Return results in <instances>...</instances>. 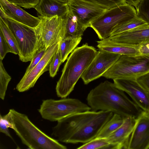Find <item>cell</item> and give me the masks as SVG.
Listing matches in <instances>:
<instances>
[{
    "label": "cell",
    "mask_w": 149,
    "mask_h": 149,
    "mask_svg": "<svg viewBox=\"0 0 149 149\" xmlns=\"http://www.w3.org/2000/svg\"><path fill=\"white\" fill-rule=\"evenodd\" d=\"M137 18L134 7L126 3L107 10L92 22L90 27L102 40L109 37L117 27Z\"/></svg>",
    "instance_id": "cell-5"
},
{
    "label": "cell",
    "mask_w": 149,
    "mask_h": 149,
    "mask_svg": "<svg viewBox=\"0 0 149 149\" xmlns=\"http://www.w3.org/2000/svg\"><path fill=\"white\" fill-rule=\"evenodd\" d=\"M25 9L34 8L39 3L40 0H7Z\"/></svg>",
    "instance_id": "cell-33"
},
{
    "label": "cell",
    "mask_w": 149,
    "mask_h": 149,
    "mask_svg": "<svg viewBox=\"0 0 149 149\" xmlns=\"http://www.w3.org/2000/svg\"><path fill=\"white\" fill-rule=\"evenodd\" d=\"M136 9L137 17L149 25V0H140Z\"/></svg>",
    "instance_id": "cell-27"
},
{
    "label": "cell",
    "mask_w": 149,
    "mask_h": 149,
    "mask_svg": "<svg viewBox=\"0 0 149 149\" xmlns=\"http://www.w3.org/2000/svg\"><path fill=\"white\" fill-rule=\"evenodd\" d=\"M1 18L15 37L19 60L24 62H31L38 50V39L34 28L7 17Z\"/></svg>",
    "instance_id": "cell-8"
},
{
    "label": "cell",
    "mask_w": 149,
    "mask_h": 149,
    "mask_svg": "<svg viewBox=\"0 0 149 149\" xmlns=\"http://www.w3.org/2000/svg\"><path fill=\"white\" fill-rule=\"evenodd\" d=\"M113 114L101 110L73 114L58 121L52 128V135L64 143H86L96 137Z\"/></svg>",
    "instance_id": "cell-1"
},
{
    "label": "cell",
    "mask_w": 149,
    "mask_h": 149,
    "mask_svg": "<svg viewBox=\"0 0 149 149\" xmlns=\"http://www.w3.org/2000/svg\"><path fill=\"white\" fill-rule=\"evenodd\" d=\"M48 49L44 48L38 50L32 61H31L30 65L26 69L25 74H27L30 72L39 62Z\"/></svg>",
    "instance_id": "cell-32"
},
{
    "label": "cell",
    "mask_w": 149,
    "mask_h": 149,
    "mask_svg": "<svg viewBox=\"0 0 149 149\" xmlns=\"http://www.w3.org/2000/svg\"><path fill=\"white\" fill-rule=\"evenodd\" d=\"M148 112L149 113V111H148Z\"/></svg>",
    "instance_id": "cell-38"
},
{
    "label": "cell",
    "mask_w": 149,
    "mask_h": 149,
    "mask_svg": "<svg viewBox=\"0 0 149 149\" xmlns=\"http://www.w3.org/2000/svg\"><path fill=\"white\" fill-rule=\"evenodd\" d=\"M9 52L14 53L0 30V59L2 60L6 54Z\"/></svg>",
    "instance_id": "cell-31"
},
{
    "label": "cell",
    "mask_w": 149,
    "mask_h": 149,
    "mask_svg": "<svg viewBox=\"0 0 149 149\" xmlns=\"http://www.w3.org/2000/svg\"><path fill=\"white\" fill-rule=\"evenodd\" d=\"M146 24L144 21L138 17L116 28L113 31L110 36L125 32Z\"/></svg>",
    "instance_id": "cell-26"
},
{
    "label": "cell",
    "mask_w": 149,
    "mask_h": 149,
    "mask_svg": "<svg viewBox=\"0 0 149 149\" xmlns=\"http://www.w3.org/2000/svg\"><path fill=\"white\" fill-rule=\"evenodd\" d=\"M91 109L88 105L78 99L65 98L43 100L38 111L43 119L57 122L73 114Z\"/></svg>",
    "instance_id": "cell-6"
},
{
    "label": "cell",
    "mask_w": 149,
    "mask_h": 149,
    "mask_svg": "<svg viewBox=\"0 0 149 149\" xmlns=\"http://www.w3.org/2000/svg\"><path fill=\"white\" fill-rule=\"evenodd\" d=\"M13 129L22 143L31 149H66V146L47 135L36 126L25 114L9 109Z\"/></svg>",
    "instance_id": "cell-4"
},
{
    "label": "cell",
    "mask_w": 149,
    "mask_h": 149,
    "mask_svg": "<svg viewBox=\"0 0 149 149\" xmlns=\"http://www.w3.org/2000/svg\"><path fill=\"white\" fill-rule=\"evenodd\" d=\"M59 1L64 3H67L70 0H57Z\"/></svg>",
    "instance_id": "cell-37"
},
{
    "label": "cell",
    "mask_w": 149,
    "mask_h": 149,
    "mask_svg": "<svg viewBox=\"0 0 149 149\" xmlns=\"http://www.w3.org/2000/svg\"><path fill=\"white\" fill-rule=\"evenodd\" d=\"M149 149V113L144 111L136 119L127 149Z\"/></svg>",
    "instance_id": "cell-14"
},
{
    "label": "cell",
    "mask_w": 149,
    "mask_h": 149,
    "mask_svg": "<svg viewBox=\"0 0 149 149\" xmlns=\"http://www.w3.org/2000/svg\"><path fill=\"white\" fill-rule=\"evenodd\" d=\"M77 149H112L106 138H95L77 148Z\"/></svg>",
    "instance_id": "cell-24"
},
{
    "label": "cell",
    "mask_w": 149,
    "mask_h": 149,
    "mask_svg": "<svg viewBox=\"0 0 149 149\" xmlns=\"http://www.w3.org/2000/svg\"><path fill=\"white\" fill-rule=\"evenodd\" d=\"M60 41L50 46L39 62L30 72L24 74L16 86L18 91L23 92L33 87L41 75L49 70L50 62L59 47Z\"/></svg>",
    "instance_id": "cell-10"
},
{
    "label": "cell",
    "mask_w": 149,
    "mask_h": 149,
    "mask_svg": "<svg viewBox=\"0 0 149 149\" xmlns=\"http://www.w3.org/2000/svg\"><path fill=\"white\" fill-rule=\"evenodd\" d=\"M35 8L38 15L47 18L56 16L64 17L69 10L67 3L57 0H40Z\"/></svg>",
    "instance_id": "cell-18"
},
{
    "label": "cell",
    "mask_w": 149,
    "mask_h": 149,
    "mask_svg": "<svg viewBox=\"0 0 149 149\" xmlns=\"http://www.w3.org/2000/svg\"><path fill=\"white\" fill-rule=\"evenodd\" d=\"M82 39V36L68 37L60 42L59 48L62 63L67 59L68 55L75 49Z\"/></svg>",
    "instance_id": "cell-21"
},
{
    "label": "cell",
    "mask_w": 149,
    "mask_h": 149,
    "mask_svg": "<svg viewBox=\"0 0 149 149\" xmlns=\"http://www.w3.org/2000/svg\"><path fill=\"white\" fill-rule=\"evenodd\" d=\"M0 30L2 32L6 41L14 52L18 55L19 51L16 40L13 33L4 20L0 17Z\"/></svg>",
    "instance_id": "cell-23"
},
{
    "label": "cell",
    "mask_w": 149,
    "mask_h": 149,
    "mask_svg": "<svg viewBox=\"0 0 149 149\" xmlns=\"http://www.w3.org/2000/svg\"><path fill=\"white\" fill-rule=\"evenodd\" d=\"M140 0H126V3L133 6L136 8Z\"/></svg>",
    "instance_id": "cell-36"
},
{
    "label": "cell",
    "mask_w": 149,
    "mask_h": 149,
    "mask_svg": "<svg viewBox=\"0 0 149 149\" xmlns=\"http://www.w3.org/2000/svg\"><path fill=\"white\" fill-rule=\"evenodd\" d=\"M138 82L149 92V71L137 77Z\"/></svg>",
    "instance_id": "cell-34"
},
{
    "label": "cell",
    "mask_w": 149,
    "mask_h": 149,
    "mask_svg": "<svg viewBox=\"0 0 149 149\" xmlns=\"http://www.w3.org/2000/svg\"><path fill=\"white\" fill-rule=\"evenodd\" d=\"M0 8L6 17L29 27L36 28L40 19L29 14L20 6L7 0H0Z\"/></svg>",
    "instance_id": "cell-16"
},
{
    "label": "cell",
    "mask_w": 149,
    "mask_h": 149,
    "mask_svg": "<svg viewBox=\"0 0 149 149\" xmlns=\"http://www.w3.org/2000/svg\"><path fill=\"white\" fill-rule=\"evenodd\" d=\"M13 129V126L11 122L10 115L8 112L6 114L0 115V132L5 134L13 141L14 140L10 134L8 128Z\"/></svg>",
    "instance_id": "cell-29"
},
{
    "label": "cell",
    "mask_w": 149,
    "mask_h": 149,
    "mask_svg": "<svg viewBox=\"0 0 149 149\" xmlns=\"http://www.w3.org/2000/svg\"><path fill=\"white\" fill-rule=\"evenodd\" d=\"M2 61L0 59V98L4 100L8 86L11 77L5 69Z\"/></svg>",
    "instance_id": "cell-25"
},
{
    "label": "cell",
    "mask_w": 149,
    "mask_h": 149,
    "mask_svg": "<svg viewBox=\"0 0 149 149\" xmlns=\"http://www.w3.org/2000/svg\"><path fill=\"white\" fill-rule=\"evenodd\" d=\"M97 53L95 47L87 43L77 47L71 53L57 83L56 91L58 97L66 98L71 93Z\"/></svg>",
    "instance_id": "cell-3"
},
{
    "label": "cell",
    "mask_w": 149,
    "mask_h": 149,
    "mask_svg": "<svg viewBox=\"0 0 149 149\" xmlns=\"http://www.w3.org/2000/svg\"><path fill=\"white\" fill-rule=\"evenodd\" d=\"M99 50L118 54L120 55H140L139 46H131L118 43L108 38L97 42Z\"/></svg>",
    "instance_id": "cell-19"
},
{
    "label": "cell",
    "mask_w": 149,
    "mask_h": 149,
    "mask_svg": "<svg viewBox=\"0 0 149 149\" xmlns=\"http://www.w3.org/2000/svg\"><path fill=\"white\" fill-rule=\"evenodd\" d=\"M125 118L118 114H113L111 118L104 125L95 138L107 137L122 125Z\"/></svg>",
    "instance_id": "cell-22"
},
{
    "label": "cell",
    "mask_w": 149,
    "mask_h": 149,
    "mask_svg": "<svg viewBox=\"0 0 149 149\" xmlns=\"http://www.w3.org/2000/svg\"><path fill=\"white\" fill-rule=\"evenodd\" d=\"M64 18L66 22V34L65 38L82 36L87 28L77 17L69 9Z\"/></svg>",
    "instance_id": "cell-20"
},
{
    "label": "cell",
    "mask_w": 149,
    "mask_h": 149,
    "mask_svg": "<svg viewBox=\"0 0 149 149\" xmlns=\"http://www.w3.org/2000/svg\"><path fill=\"white\" fill-rule=\"evenodd\" d=\"M62 63L59 47L49 64V70L50 76L51 77H53L56 76L59 67Z\"/></svg>",
    "instance_id": "cell-28"
},
{
    "label": "cell",
    "mask_w": 149,
    "mask_h": 149,
    "mask_svg": "<svg viewBox=\"0 0 149 149\" xmlns=\"http://www.w3.org/2000/svg\"><path fill=\"white\" fill-rule=\"evenodd\" d=\"M120 55L99 50L81 78L85 84L101 76L118 59Z\"/></svg>",
    "instance_id": "cell-11"
},
{
    "label": "cell",
    "mask_w": 149,
    "mask_h": 149,
    "mask_svg": "<svg viewBox=\"0 0 149 149\" xmlns=\"http://www.w3.org/2000/svg\"><path fill=\"white\" fill-rule=\"evenodd\" d=\"M38 16L40 22L34 28L38 39V50L47 49L65 38L66 22L64 17L56 16L47 18Z\"/></svg>",
    "instance_id": "cell-9"
},
{
    "label": "cell",
    "mask_w": 149,
    "mask_h": 149,
    "mask_svg": "<svg viewBox=\"0 0 149 149\" xmlns=\"http://www.w3.org/2000/svg\"><path fill=\"white\" fill-rule=\"evenodd\" d=\"M109 9L126 3V0H86Z\"/></svg>",
    "instance_id": "cell-30"
},
{
    "label": "cell",
    "mask_w": 149,
    "mask_h": 149,
    "mask_svg": "<svg viewBox=\"0 0 149 149\" xmlns=\"http://www.w3.org/2000/svg\"><path fill=\"white\" fill-rule=\"evenodd\" d=\"M115 42L131 46H139L149 42V25L146 24L108 38Z\"/></svg>",
    "instance_id": "cell-17"
},
{
    "label": "cell",
    "mask_w": 149,
    "mask_h": 149,
    "mask_svg": "<svg viewBox=\"0 0 149 149\" xmlns=\"http://www.w3.org/2000/svg\"><path fill=\"white\" fill-rule=\"evenodd\" d=\"M136 118H125L122 125L106 138L112 149H127L129 139L136 123Z\"/></svg>",
    "instance_id": "cell-15"
},
{
    "label": "cell",
    "mask_w": 149,
    "mask_h": 149,
    "mask_svg": "<svg viewBox=\"0 0 149 149\" xmlns=\"http://www.w3.org/2000/svg\"><path fill=\"white\" fill-rule=\"evenodd\" d=\"M92 111H110L124 118L137 119L144 111L114 83L105 81L92 89L87 98Z\"/></svg>",
    "instance_id": "cell-2"
},
{
    "label": "cell",
    "mask_w": 149,
    "mask_h": 149,
    "mask_svg": "<svg viewBox=\"0 0 149 149\" xmlns=\"http://www.w3.org/2000/svg\"><path fill=\"white\" fill-rule=\"evenodd\" d=\"M119 88L127 93L143 111H149V92L137 81L136 78H121L113 79Z\"/></svg>",
    "instance_id": "cell-12"
},
{
    "label": "cell",
    "mask_w": 149,
    "mask_h": 149,
    "mask_svg": "<svg viewBox=\"0 0 149 149\" xmlns=\"http://www.w3.org/2000/svg\"><path fill=\"white\" fill-rule=\"evenodd\" d=\"M69 9L87 28L91 23L108 9L86 0H70Z\"/></svg>",
    "instance_id": "cell-13"
},
{
    "label": "cell",
    "mask_w": 149,
    "mask_h": 149,
    "mask_svg": "<svg viewBox=\"0 0 149 149\" xmlns=\"http://www.w3.org/2000/svg\"><path fill=\"white\" fill-rule=\"evenodd\" d=\"M139 51L140 54L149 56V42L140 45Z\"/></svg>",
    "instance_id": "cell-35"
},
{
    "label": "cell",
    "mask_w": 149,
    "mask_h": 149,
    "mask_svg": "<svg viewBox=\"0 0 149 149\" xmlns=\"http://www.w3.org/2000/svg\"><path fill=\"white\" fill-rule=\"evenodd\" d=\"M149 71V56L120 55L102 75L107 79L135 78Z\"/></svg>",
    "instance_id": "cell-7"
}]
</instances>
